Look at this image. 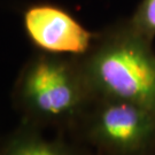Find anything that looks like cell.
<instances>
[{"label":"cell","instance_id":"cell-1","mask_svg":"<svg viewBox=\"0 0 155 155\" xmlns=\"http://www.w3.org/2000/svg\"><path fill=\"white\" fill-rule=\"evenodd\" d=\"M150 43L127 24L98 47L87 63V74L111 100L131 102L155 115V58Z\"/></svg>","mask_w":155,"mask_h":155},{"label":"cell","instance_id":"cell-2","mask_svg":"<svg viewBox=\"0 0 155 155\" xmlns=\"http://www.w3.org/2000/svg\"><path fill=\"white\" fill-rule=\"evenodd\" d=\"M23 94L36 110L59 116L78 105L81 91L77 79L66 63L41 59L30 69L23 83Z\"/></svg>","mask_w":155,"mask_h":155},{"label":"cell","instance_id":"cell-3","mask_svg":"<svg viewBox=\"0 0 155 155\" xmlns=\"http://www.w3.org/2000/svg\"><path fill=\"white\" fill-rule=\"evenodd\" d=\"M24 24L33 43L52 53L82 54L93 38L74 17L54 6L31 7L24 15Z\"/></svg>","mask_w":155,"mask_h":155},{"label":"cell","instance_id":"cell-4","mask_svg":"<svg viewBox=\"0 0 155 155\" xmlns=\"http://www.w3.org/2000/svg\"><path fill=\"white\" fill-rule=\"evenodd\" d=\"M155 115L138 105L113 100L100 113L98 129L108 144L123 150L137 148L154 130Z\"/></svg>","mask_w":155,"mask_h":155},{"label":"cell","instance_id":"cell-5","mask_svg":"<svg viewBox=\"0 0 155 155\" xmlns=\"http://www.w3.org/2000/svg\"><path fill=\"white\" fill-rule=\"evenodd\" d=\"M129 25L133 31L150 41L155 36V0H143Z\"/></svg>","mask_w":155,"mask_h":155},{"label":"cell","instance_id":"cell-6","mask_svg":"<svg viewBox=\"0 0 155 155\" xmlns=\"http://www.w3.org/2000/svg\"><path fill=\"white\" fill-rule=\"evenodd\" d=\"M9 155H67L62 150L43 141H27L18 145Z\"/></svg>","mask_w":155,"mask_h":155}]
</instances>
